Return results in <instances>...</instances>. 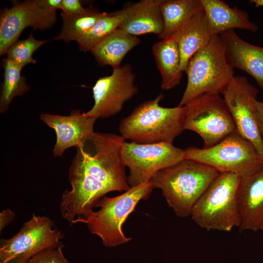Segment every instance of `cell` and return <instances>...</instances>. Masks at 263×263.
<instances>
[{"label": "cell", "instance_id": "25", "mask_svg": "<svg viewBox=\"0 0 263 263\" xmlns=\"http://www.w3.org/2000/svg\"><path fill=\"white\" fill-rule=\"evenodd\" d=\"M103 13L89 7L86 12L77 15L66 16L61 14L62 26L59 33L53 39L67 42L77 41L95 24Z\"/></svg>", "mask_w": 263, "mask_h": 263}, {"label": "cell", "instance_id": "18", "mask_svg": "<svg viewBox=\"0 0 263 263\" xmlns=\"http://www.w3.org/2000/svg\"><path fill=\"white\" fill-rule=\"evenodd\" d=\"M162 0H142L125 8L124 19L118 28L133 36L153 33L159 37L164 30L160 11Z\"/></svg>", "mask_w": 263, "mask_h": 263}, {"label": "cell", "instance_id": "8", "mask_svg": "<svg viewBox=\"0 0 263 263\" xmlns=\"http://www.w3.org/2000/svg\"><path fill=\"white\" fill-rule=\"evenodd\" d=\"M219 94H203L186 105L184 130L195 132L205 148L237 131L225 101Z\"/></svg>", "mask_w": 263, "mask_h": 263}, {"label": "cell", "instance_id": "2", "mask_svg": "<svg viewBox=\"0 0 263 263\" xmlns=\"http://www.w3.org/2000/svg\"><path fill=\"white\" fill-rule=\"evenodd\" d=\"M220 173L207 165L185 158L158 171L150 180L175 214L184 218L190 215L195 203Z\"/></svg>", "mask_w": 263, "mask_h": 263}, {"label": "cell", "instance_id": "30", "mask_svg": "<svg viewBox=\"0 0 263 263\" xmlns=\"http://www.w3.org/2000/svg\"><path fill=\"white\" fill-rule=\"evenodd\" d=\"M256 107L259 130L263 143V102L257 100Z\"/></svg>", "mask_w": 263, "mask_h": 263}, {"label": "cell", "instance_id": "4", "mask_svg": "<svg viewBox=\"0 0 263 263\" xmlns=\"http://www.w3.org/2000/svg\"><path fill=\"white\" fill-rule=\"evenodd\" d=\"M185 72L188 81L179 106H184L204 94H222L235 75L234 68L226 58L221 35L213 36L192 56Z\"/></svg>", "mask_w": 263, "mask_h": 263}, {"label": "cell", "instance_id": "16", "mask_svg": "<svg viewBox=\"0 0 263 263\" xmlns=\"http://www.w3.org/2000/svg\"><path fill=\"white\" fill-rule=\"evenodd\" d=\"M238 199L241 231L261 230L263 224V169L241 177Z\"/></svg>", "mask_w": 263, "mask_h": 263}, {"label": "cell", "instance_id": "22", "mask_svg": "<svg viewBox=\"0 0 263 263\" xmlns=\"http://www.w3.org/2000/svg\"><path fill=\"white\" fill-rule=\"evenodd\" d=\"M160 11L164 21V30L158 37L167 39L195 11L203 7L201 0H162Z\"/></svg>", "mask_w": 263, "mask_h": 263}, {"label": "cell", "instance_id": "13", "mask_svg": "<svg viewBox=\"0 0 263 263\" xmlns=\"http://www.w3.org/2000/svg\"><path fill=\"white\" fill-rule=\"evenodd\" d=\"M92 90L94 105L86 115L97 119L118 113L138 91L132 66L126 64L113 69L111 75L99 77Z\"/></svg>", "mask_w": 263, "mask_h": 263}, {"label": "cell", "instance_id": "12", "mask_svg": "<svg viewBox=\"0 0 263 263\" xmlns=\"http://www.w3.org/2000/svg\"><path fill=\"white\" fill-rule=\"evenodd\" d=\"M259 93L246 76H234L222 94L237 131L250 141L263 158V143L257 120L256 102Z\"/></svg>", "mask_w": 263, "mask_h": 263}, {"label": "cell", "instance_id": "28", "mask_svg": "<svg viewBox=\"0 0 263 263\" xmlns=\"http://www.w3.org/2000/svg\"><path fill=\"white\" fill-rule=\"evenodd\" d=\"M88 8H84L79 0H62L61 14L66 16H72L86 12Z\"/></svg>", "mask_w": 263, "mask_h": 263}, {"label": "cell", "instance_id": "10", "mask_svg": "<svg viewBox=\"0 0 263 263\" xmlns=\"http://www.w3.org/2000/svg\"><path fill=\"white\" fill-rule=\"evenodd\" d=\"M122 156L129 169L127 176L130 187L147 181L158 171L174 165L185 158V150L172 144H139L125 142Z\"/></svg>", "mask_w": 263, "mask_h": 263}, {"label": "cell", "instance_id": "3", "mask_svg": "<svg viewBox=\"0 0 263 263\" xmlns=\"http://www.w3.org/2000/svg\"><path fill=\"white\" fill-rule=\"evenodd\" d=\"M164 95L147 100L120 121L119 131L125 139L139 144H172L184 130L186 107L160 105Z\"/></svg>", "mask_w": 263, "mask_h": 263}, {"label": "cell", "instance_id": "1", "mask_svg": "<svg viewBox=\"0 0 263 263\" xmlns=\"http://www.w3.org/2000/svg\"><path fill=\"white\" fill-rule=\"evenodd\" d=\"M125 142L121 135L94 132L76 147L69 171L72 188L63 193L60 205L62 217L71 225L93 211L106 193L131 188L122 156Z\"/></svg>", "mask_w": 263, "mask_h": 263}, {"label": "cell", "instance_id": "29", "mask_svg": "<svg viewBox=\"0 0 263 263\" xmlns=\"http://www.w3.org/2000/svg\"><path fill=\"white\" fill-rule=\"evenodd\" d=\"M15 217V212L10 209L3 210L0 213V232L7 226Z\"/></svg>", "mask_w": 263, "mask_h": 263}, {"label": "cell", "instance_id": "27", "mask_svg": "<svg viewBox=\"0 0 263 263\" xmlns=\"http://www.w3.org/2000/svg\"><path fill=\"white\" fill-rule=\"evenodd\" d=\"M63 247L61 244L58 246L45 249L32 257L26 263H70L63 254Z\"/></svg>", "mask_w": 263, "mask_h": 263}, {"label": "cell", "instance_id": "23", "mask_svg": "<svg viewBox=\"0 0 263 263\" xmlns=\"http://www.w3.org/2000/svg\"><path fill=\"white\" fill-rule=\"evenodd\" d=\"M1 64L4 73L0 95V113H3L7 110L12 99L23 95L30 90V87L25 77L21 75L22 68L7 57L3 58Z\"/></svg>", "mask_w": 263, "mask_h": 263}, {"label": "cell", "instance_id": "7", "mask_svg": "<svg viewBox=\"0 0 263 263\" xmlns=\"http://www.w3.org/2000/svg\"><path fill=\"white\" fill-rule=\"evenodd\" d=\"M185 158L207 165L220 173L229 172L241 177L263 169V158L252 143L236 131L209 148L189 147Z\"/></svg>", "mask_w": 263, "mask_h": 263}, {"label": "cell", "instance_id": "15", "mask_svg": "<svg viewBox=\"0 0 263 263\" xmlns=\"http://www.w3.org/2000/svg\"><path fill=\"white\" fill-rule=\"evenodd\" d=\"M220 35L224 40L226 58L230 65L251 75L263 91V47L246 42L234 30Z\"/></svg>", "mask_w": 263, "mask_h": 263}, {"label": "cell", "instance_id": "19", "mask_svg": "<svg viewBox=\"0 0 263 263\" xmlns=\"http://www.w3.org/2000/svg\"><path fill=\"white\" fill-rule=\"evenodd\" d=\"M212 36L240 29L255 32L258 26L251 21L248 14L237 7H230L221 0H201Z\"/></svg>", "mask_w": 263, "mask_h": 263}, {"label": "cell", "instance_id": "31", "mask_svg": "<svg viewBox=\"0 0 263 263\" xmlns=\"http://www.w3.org/2000/svg\"><path fill=\"white\" fill-rule=\"evenodd\" d=\"M250 1L254 3L257 7L263 6V0H253Z\"/></svg>", "mask_w": 263, "mask_h": 263}, {"label": "cell", "instance_id": "26", "mask_svg": "<svg viewBox=\"0 0 263 263\" xmlns=\"http://www.w3.org/2000/svg\"><path fill=\"white\" fill-rule=\"evenodd\" d=\"M47 41L36 39L31 33L27 38L18 40L12 44L5 52L6 57L22 68L28 64H35L37 61L33 57V54Z\"/></svg>", "mask_w": 263, "mask_h": 263}, {"label": "cell", "instance_id": "11", "mask_svg": "<svg viewBox=\"0 0 263 263\" xmlns=\"http://www.w3.org/2000/svg\"><path fill=\"white\" fill-rule=\"evenodd\" d=\"M56 20V10L50 8L46 0H27L5 7L0 14V55L5 54L26 28L43 31Z\"/></svg>", "mask_w": 263, "mask_h": 263}, {"label": "cell", "instance_id": "24", "mask_svg": "<svg viewBox=\"0 0 263 263\" xmlns=\"http://www.w3.org/2000/svg\"><path fill=\"white\" fill-rule=\"evenodd\" d=\"M125 13V8L112 13L103 12L95 24L76 41L79 50L91 51L97 43L118 28Z\"/></svg>", "mask_w": 263, "mask_h": 263}, {"label": "cell", "instance_id": "5", "mask_svg": "<svg viewBox=\"0 0 263 263\" xmlns=\"http://www.w3.org/2000/svg\"><path fill=\"white\" fill-rule=\"evenodd\" d=\"M241 177L220 173L193 206L192 219L208 230L229 232L241 224L238 199Z\"/></svg>", "mask_w": 263, "mask_h": 263}, {"label": "cell", "instance_id": "6", "mask_svg": "<svg viewBox=\"0 0 263 263\" xmlns=\"http://www.w3.org/2000/svg\"><path fill=\"white\" fill-rule=\"evenodd\" d=\"M150 180L131 187L123 194L113 197L104 196L95 204L98 211L75 219L73 225L85 224L91 232L100 238L103 244L115 247L132 239L124 234L122 226L138 202L149 198L153 189Z\"/></svg>", "mask_w": 263, "mask_h": 263}, {"label": "cell", "instance_id": "20", "mask_svg": "<svg viewBox=\"0 0 263 263\" xmlns=\"http://www.w3.org/2000/svg\"><path fill=\"white\" fill-rule=\"evenodd\" d=\"M140 42L137 36L117 28L97 43L91 52L99 65H109L115 69L120 67L126 55Z\"/></svg>", "mask_w": 263, "mask_h": 263}, {"label": "cell", "instance_id": "14", "mask_svg": "<svg viewBox=\"0 0 263 263\" xmlns=\"http://www.w3.org/2000/svg\"><path fill=\"white\" fill-rule=\"evenodd\" d=\"M40 118L56 132V142L53 150L55 157L61 156L67 149L76 148L93 134L96 120L77 110L68 116L41 113Z\"/></svg>", "mask_w": 263, "mask_h": 263}, {"label": "cell", "instance_id": "17", "mask_svg": "<svg viewBox=\"0 0 263 263\" xmlns=\"http://www.w3.org/2000/svg\"><path fill=\"white\" fill-rule=\"evenodd\" d=\"M212 37L203 7L193 13L170 37L178 43L183 72L192 56L205 46Z\"/></svg>", "mask_w": 263, "mask_h": 263}, {"label": "cell", "instance_id": "32", "mask_svg": "<svg viewBox=\"0 0 263 263\" xmlns=\"http://www.w3.org/2000/svg\"><path fill=\"white\" fill-rule=\"evenodd\" d=\"M261 230H263V224L261 227Z\"/></svg>", "mask_w": 263, "mask_h": 263}, {"label": "cell", "instance_id": "21", "mask_svg": "<svg viewBox=\"0 0 263 263\" xmlns=\"http://www.w3.org/2000/svg\"><path fill=\"white\" fill-rule=\"evenodd\" d=\"M152 51L161 77V87L169 90L179 84L183 72L181 69V56L178 43L173 38L155 43Z\"/></svg>", "mask_w": 263, "mask_h": 263}, {"label": "cell", "instance_id": "33", "mask_svg": "<svg viewBox=\"0 0 263 263\" xmlns=\"http://www.w3.org/2000/svg\"></svg>", "mask_w": 263, "mask_h": 263}, {"label": "cell", "instance_id": "9", "mask_svg": "<svg viewBox=\"0 0 263 263\" xmlns=\"http://www.w3.org/2000/svg\"><path fill=\"white\" fill-rule=\"evenodd\" d=\"M62 238L51 219L33 214L14 236L0 240V262L26 263L39 252L59 245Z\"/></svg>", "mask_w": 263, "mask_h": 263}]
</instances>
